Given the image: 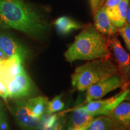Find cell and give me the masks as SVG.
<instances>
[{
  "mask_svg": "<svg viewBox=\"0 0 130 130\" xmlns=\"http://www.w3.org/2000/svg\"><path fill=\"white\" fill-rule=\"evenodd\" d=\"M94 26L103 35L110 36L118 33V28L112 24L105 7L102 6L93 14Z\"/></svg>",
  "mask_w": 130,
  "mask_h": 130,
  "instance_id": "cell-12",
  "label": "cell"
},
{
  "mask_svg": "<svg viewBox=\"0 0 130 130\" xmlns=\"http://www.w3.org/2000/svg\"><path fill=\"white\" fill-rule=\"evenodd\" d=\"M126 22L130 24V0H129V3H128L127 14H126Z\"/></svg>",
  "mask_w": 130,
  "mask_h": 130,
  "instance_id": "cell-26",
  "label": "cell"
},
{
  "mask_svg": "<svg viewBox=\"0 0 130 130\" xmlns=\"http://www.w3.org/2000/svg\"><path fill=\"white\" fill-rule=\"evenodd\" d=\"M108 45L123 82V90L127 89L130 80V54L125 50L116 35L108 36Z\"/></svg>",
  "mask_w": 130,
  "mask_h": 130,
  "instance_id": "cell-4",
  "label": "cell"
},
{
  "mask_svg": "<svg viewBox=\"0 0 130 130\" xmlns=\"http://www.w3.org/2000/svg\"><path fill=\"white\" fill-rule=\"evenodd\" d=\"M48 99L45 96H38L27 100V104L31 116L42 119L46 111Z\"/></svg>",
  "mask_w": 130,
  "mask_h": 130,
  "instance_id": "cell-14",
  "label": "cell"
},
{
  "mask_svg": "<svg viewBox=\"0 0 130 130\" xmlns=\"http://www.w3.org/2000/svg\"><path fill=\"white\" fill-rule=\"evenodd\" d=\"M95 115L87 111L84 106L77 108L73 111L70 120L71 127H80L92 121Z\"/></svg>",
  "mask_w": 130,
  "mask_h": 130,
  "instance_id": "cell-15",
  "label": "cell"
},
{
  "mask_svg": "<svg viewBox=\"0 0 130 130\" xmlns=\"http://www.w3.org/2000/svg\"><path fill=\"white\" fill-rule=\"evenodd\" d=\"M90 122H89L88 123H87V124H86L85 125L80 126V127L75 128V127H71V126H69V127L68 128V130H85L86 128L88 127V126L89 125V124H90Z\"/></svg>",
  "mask_w": 130,
  "mask_h": 130,
  "instance_id": "cell-25",
  "label": "cell"
},
{
  "mask_svg": "<svg viewBox=\"0 0 130 130\" xmlns=\"http://www.w3.org/2000/svg\"><path fill=\"white\" fill-rule=\"evenodd\" d=\"M129 86H130V80H129Z\"/></svg>",
  "mask_w": 130,
  "mask_h": 130,
  "instance_id": "cell-28",
  "label": "cell"
},
{
  "mask_svg": "<svg viewBox=\"0 0 130 130\" xmlns=\"http://www.w3.org/2000/svg\"><path fill=\"white\" fill-rule=\"evenodd\" d=\"M65 122H66V120H65L64 118L61 117L58 120V121L53 126L50 128H47V129H43L41 130H63Z\"/></svg>",
  "mask_w": 130,
  "mask_h": 130,
  "instance_id": "cell-22",
  "label": "cell"
},
{
  "mask_svg": "<svg viewBox=\"0 0 130 130\" xmlns=\"http://www.w3.org/2000/svg\"><path fill=\"white\" fill-rule=\"evenodd\" d=\"M64 56L65 60L70 63L76 60L112 57L108 36L99 31L93 24L84 25L64 53Z\"/></svg>",
  "mask_w": 130,
  "mask_h": 130,
  "instance_id": "cell-2",
  "label": "cell"
},
{
  "mask_svg": "<svg viewBox=\"0 0 130 130\" xmlns=\"http://www.w3.org/2000/svg\"><path fill=\"white\" fill-rule=\"evenodd\" d=\"M125 101H127L130 102V89H129V91H128V93L126 95V96L125 99Z\"/></svg>",
  "mask_w": 130,
  "mask_h": 130,
  "instance_id": "cell-27",
  "label": "cell"
},
{
  "mask_svg": "<svg viewBox=\"0 0 130 130\" xmlns=\"http://www.w3.org/2000/svg\"><path fill=\"white\" fill-rule=\"evenodd\" d=\"M112 59V57L98 58L77 67L71 75L73 87L85 91L98 81L119 74L117 65Z\"/></svg>",
  "mask_w": 130,
  "mask_h": 130,
  "instance_id": "cell-3",
  "label": "cell"
},
{
  "mask_svg": "<svg viewBox=\"0 0 130 130\" xmlns=\"http://www.w3.org/2000/svg\"><path fill=\"white\" fill-rule=\"evenodd\" d=\"M85 130H116L111 119L107 115L93 118Z\"/></svg>",
  "mask_w": 130,
  "mask_h": 130,
  "instance_id": "cell-17",
  "label": "cell"
},
{
  "mask_svg": "<svg viewBox=\"0 0 130 130\" xmlns=\"http://www.w3.org/2000/svg\"><path fill=\"white\" fill-rule=\"evenodd\" d=\"M118 33L122 37L126 48L130 53V24L126 22L123 26L118 28Z\"/></svg>",
  "mask_w": 130,
  "mask_h": 130,
  "instance_id": "cell-20",
  "label": "cell"
},
{
  "mask_svg": "<svg viewBox=\"0 0 130 130\" xmlns=\"http://www.w3.org/2000/svg\"><path fill=\"white\" fill-rule=\"evenodd\" d=\"M20 57L13 56L0 60V82L7 88L8 84L24 69Z\"/></svg>",
  "mask_w": 130,
  "mask_h": 130,
  "instance_id": "cell-9",
  "label": "cell"
},
{
  "mask_svg": "<svg viewBox=\"0 0 130 130\" xmlns=\"http://www.w3.org/2000/svg\"><path fill=\"white\" fill-rule=\"evenodd\" d=\"M129 0H122L115 7L107 9L106 12L112 24L117 28H120L126 22Z\"/></svg>",
  "mask_w": 130,
  "mask_h": 130,
  "instance_id": "cell-13",
  "label": "cell"
},
{
  "mask_svg": "<svg viewBox=\"0 0 130 130\" xmlns=\"http://www.w3.org/2000/svg\"><path fill=\"white\" fill-rule=\"evenodd\" d=\"M14 118L21 130H37L40 129L42 119L31 116L27 107V100L16 101L13 109Z\"/></svg>",
  "mask_w": 130,
  "mask_h": 130,
  "instance_id": "cell-7",
  "label": "cell"
},
{
  "mask_svg": "<svg viewBox=\"0 0 130 130\" xmlns=\"http://www.w3.org/2000/svg\"><path fill=\"white\" fill-rule=\"evenodd\" d=\"M91 9H92V13H94L97 10L103 6V3L104 0H89Z\"/></svg>",
  "mask_w": 130,
  "mask_h": 130,
  "instance_id": "cell-23",
  "label": "cell"
},
{
  "mask_svg": "<svg viewBox=\"0 0 130 130\" xmlns=\"http://www.w3.org/2000/svg\"><path fill=\"white\" fill-rule=\"evenodd\" d=\"M0 27L13 28L35 39L48 30L42 16L22 0H0Z\"/></svg>",
  "mask_w": 130,
  "mask_h": 130,
  "instance_id": "cell-1",
  "label": "cell"
},
{
  "mask_svg": "<svg viewBox=\"0 0 130 130\" xmlns=\"http://www.w3.org/2000/svg\"><path fill=\"white\" fill-rule=\"evenodd\" d=\"M122 0H104L103 3V7H105V9H109L113 7H115L118 5Z\"/></svg>",
  "mask_w": 130,
  "mask_h": 130,
  "instance_id": "cell-24",
  "label": "cell"
},
{
  "mask_svg": "<svg viewBox=\"0 0 130 130\" xmlns=\"http://www.w3.org/2000/svg\"><path fill=\"white\" fill-rule=\"evenodd\" d=\"M8 96L12 99H22L30 96L33 90V84L25 70L18 75L7 87Z\"/></svg>",
  "mask_w": 130,
  "mask_h": 130,
  "instance_id": "cell-8",
  "label": "cell"
},
{
  "mask_svg": "<svg viewBox=\"0 0 130 130\" xmlns=\"http://www.w3.org/2000/svg\"><path fill=\"white\" fill-rule=\"evenodd\" d=\"M123 82L119 74L113 75L93 84L87 89L86 103L93 100H100L115 89L122 87Z\"/></svg>",
  "mask_w": 130,
  "mask_h": 130,
  "instance_id": "cell-5",
  "label": "cell"
},
{
  "mask_svg": "<svg viewBox=\"0 0 130 130\" xmlns=\"http://www.w3.org/2000/svg\"><path fill=\"white\" fill-rule=\"evenodd\" d=\"M54 25L57 31L63 35H67L72 31L82 28L84 26L68 16H62L57 19Z\"/></svg>",
  "mask_w": 130,
  "mask_h": 130,
  "instance_id": "cell-16",
  "label": "cell"
},
{
  "mask_svg": "<svg viewBox=\"0 0 130 130\" xmlns=\"http://www.w3.org/2000/svg\"><path fill=\"white\" fill-rule=\"evenodd\" d=\"M47 116H43L42 119L41 125H40V129H47L52 127L56 124L58 120L60 118V114H51V115H46Z\"/></svg>",
  "mask_w": 130,
  "mask_h": 130,
  "instance_id": "cell-19",
  "label": "cell"
},
{
  "mask_svg": "<svg viewBox=\"0 0 130 130\" xmlns=\"http://www.w3.org/2000/svg\"><path fill=\"white\" fill-rule=\"evenodd\" d=\"M0 50L7 58L18 56L22 61L28 57V50L10 35L0 32Z\"/></svg>",
  "mask_w": 130,
  "mask_h": 130,
  "instance_id": "cell-10",
  "label": "cell"
},
{
  "mask_svg": "<svg viewBox=\"0 0 130 130\" xmlns=\"http://www.w3.org/2000/svg\"><path fill=\"white\" fill-rule=\"evenodd\" d=\"M62 95L56 96L50 101H48L46 104L45 113L51 115L63 110L64 107V103L62 101Z\"/></svg>",
  "mask_w": 130,
  "mask_h": 130,
  "instance_id": "cell-18",
  "label": "cell"
},
{
  "mask_svg": "<svg viewBox=\"0 0 130 130\" xmlns=\"http://www.w3.org/2000/svg\"><path fill=\"white\" fill-rule=\"evenodd\" d=\"M129 89H127L122 90L118 95L113 96L110 98L91 101L86 103L84 107L87 111L94 114L95 116L98 115H108L121 102L125 100Z\"/></svg>",
  "mask_w": 130,
  "mask_h": 130,
  "instance_id": "cell-6",
  "label": "cell"
},
{
  "mask_svg": "<svg viewBox=\"0 0 130 130\" xmlns=\"http://www.w3.org/2000/svg\"><path fill=\"white\" fill-rule=\"evenodd\" d=\"M107 116L111 119L116 130L130 129V102L123 101Z\"/></svg>",
  "mask_w": 130,
  "mask_h": 130,
  "instance_id": "cell-11",
  "label": "cell"
},
{
  "mask_svg": "<svg viewBox=\"0 0 130 130\" xmlns=\"http://www.w3.org/2000/svg\"><path fill=\"white\" fill-rule=\"evenodd\" d=\"M0 130H9L7 116L1 106H0Z\"/></svg>",
  "mask_w": 130,
  "mask_h": 130,
  "instance_id": "cell-21",
  "label": "cell"
}]
</instances>
